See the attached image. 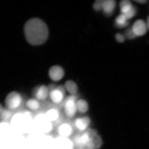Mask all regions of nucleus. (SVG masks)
Here are the masks:
<instances>
[{
  "mask_svg": "<svg viewBox=\"0 0 149 149\" xmlns=\"http://www.w3.org/2000/svg\"><path fill=\"white\" fill-rule=\"evenodd\" d=\"M73 128L70 124L63 123L61 124L58 128V133L59 136L64 138H68L73 133Z\"/></svg>",
  "mask_w": 149,
  "mask_h": 149,
  "instance_id": "ddd939ff",
  "label": "nucleus"
},
{
  "mask_svg": "<svg viewBox=\"0 0 149 149\" xmlns=\"http://www.w3.org/2000/svg\"><path fill=\"white\" fill-rule=\"evenodd\" d=\"M65 90L71 95H75L78 92V86L76 83L72 80H69L65 82L64 85Z\"/></svg>",
  "mask_w": 149,
  "mask_h": 149,
  "instance_id": "2eb2a0df",
  "label": "nucleus"
},
{
  "mask_svg": "<svg viewBox=\"0 0 149 149\" xmlns=\"http://www.w3.org/2000/svg\"><path fill=\"white\" fill-rule=\"evenodd\" d=\"M116 5L115 1L113 0H104L102 10L106 16H110L112 15L115 8Z\"/></svg>",
  "mask_w": 149,
  "mask_h": 149,
  "instance_id": "4468645a",
  "label": "nucleus"
},
{
  "mask_svg": "<svg viewBox=\"0 0 149 149\" xmlns=\"http://www.w3.org/2000/svg\"><path fill=\"white\" fill-rule=\"evenodd\" d=\"M91 123V118L88 116L78 117L74 121V125L79 131L84 132L89 129Z\"/></svg>",
  "mask_w": 149,
  "mask_h": 149,
  "instance_id": "9d476101",
  "label": "nucleus"
},
{
  "mask_svg": "<svg viewBox=\"0 0 149 149\" xmlns=\"http://www.w3.org/2000/svg\"><path fill=\"white\" fill-rule=\"evenodd\" d=\"M131 3L130 1H128V0H123V1L120 2V4H119V6H120V8H121L123 7L130 4Z\"/></svg>",
  "mask_w": 149,
  "mask_h": 149,
  "instance_id": "a878e982",
  "label": "nucleus"
},
{
  "mask_svg": "<svg viewBox=\"0 0 149 149\" xmlns=\"http://www.w3.org/2000/svg\"><path fill=\"white\" fill-rule=\"evenodd\" d=\"M3 108L2 105L0 104V112L3 110Z\"/></svg>",
  "mask_w": 149,
  "mask_h": 149,
  "instance_id": "c756f323",
  "label": "nucleus"
},
{
  "mask_svg": "<svg viewBox=\"0 0 149 149\" xmlns=\"http://www.w3.org/2000/svg\"><path fill=\"white\" fill-rule=\"evenodd\" d=\"M22 102V96L16 91H13L9 93L5 100V104L7 109L10 110L18 108L21 105Z\"/></svg>",
  "mask_w": 149,
  "mask_h": 149,
  "instance_id": "20e7f679",
  "label": "nucleus"
},
{
  "mask_svg": "<svg viewBox=\"0 0 149 149\" xmlns=\"http://www.w3.org/2000/svg\"><path fill=\"white\" fill-rule=\"evenodd\" d=\"M76 106L77 111L81 113H85L89 110V104L84 99L77 100L76 102Z\"/></svg>",
  "mask_w": 149,
  "mask_h": 149,
  "instance_id": "dca6fc26",
  "label": "nucleus"
},
{
  "mask_svg": "<svg viewBox=\"0 0 149 149\" xmlns=\"http://www.w3.org/2000/svg\"><path fill=\"white\" fill-rule=\"evenodd\" d=\"M136 2L139 3L144 4L147 2V1L146 0H138V1H136Z\"/></svg>",
  "mask_w": 149,
  "mask_h": 149,
  "instance_id": "cd10ccee",
  "label": "nucleus"
},
{
  "mask_svg": "<svg viewBox=\"0 0 149 149\" xmlns=\"http://www.w3.org/2000/svg\"><path fill=\"white\" fill-rule=\"evenodd\" d=\"M11 116L12 113L11 110L8 109H3L0 112V118L2 120H4V121L9 120Z\"/></svg>",
  "mask_w": 149,
  "mask_h": 149,
  "instance_id": "aec40b11",
  "label": "nucleus"
},
{
  "mask_svg": "<svg viewBox=\"0 0 149 149\" xmlns=\"http://www.w3.org/2000/svg\"><path fill=\"white\" fill-rule=\"evenodd\" d=\"M132 28L136 36L140 37L146 33L148 27L143 20L139 19L134 22Z\"/></svg>",
  "mask_w": 149,
  "mask_h": 149,
  "instance_id": "f8f14e48",
  "label": "nucleus"
},
{
  "mask_svg": "<svg viewBox=\"0 0 149 149\" xmlns=\"http://www.w3.org/2000/svg\"><path fill=\"white\" fill-rule=\"evenodd\" d=\"M94 129L89 128L86 131L76 137L75 142L78 146L89 148L91 145Z\"/></svg>",
  "mask_w": 149,
  "mask_h": 149,
  "instance_id": "0eeeda50",
  "label": "nucleus"
},
{
  "mask_svg": "<svg viewBox=\"0 0 149 149\" xmlns=\"http://www.w3.org/2000/svg\"><path fill=\"white\" fill-rule=\"evenodd\" d=\"M26 107L32 111H36L40 107V101L34 98L29 99L26 102Z\"/></svg>",
  "mask_w": 149,
  "mask_h": 149,
  "instance_id": "6ab92c4d",
  "label": "nucleus"
},
{
  "mask_svg": "<svg viewBox=\"0 0 149 149\" xmlns=\"http://www.w3.org/2000/svg\"><path fill=\"white\" fill-rule=\"evenodd\" d=\"M34 124L38 130L44 133H49L53 128L52 122L43 113L36 116L34 119Z\"/></svg>",
  "mask_w": 149,
  "mask_h": 149,
  "instance_id": "7ed1b4c3",
  "label": "nucleus"
},
{
  "mask_svg": "<svg viewBox=\"0 0 149 149\" xmlns=\"http://www.w3.org/2000/svg\"><path fill=\"white\" fill-rule=\"evenodd\" d=\"M45 114L48 119L50 120L52 122L57 120L60 116V113L58 111L54 108L49 109L46 112Z\"/></svg>",
  "mask_w": 149,
  "mask_h": 149,
  "instance_id": "a211bd4d",
  "label": "nucleus"
},
{
  "mask_svg": "<svg viewBox=\"0 0 149 149\" xmlns=\"http://www.w3.org/2000/svg\"><path fill=\"white\" fill-rule=\"evenodd\" d=\"M49 90L47 86L45 85H41L34 88L32 92V94L35 97V98L39 101H43L47 98L49 95Z\"/></svg>",
  "mask_w": 149,
  "mask_h": 149,
  "instance_id": "6e6552de",
  "label": "nucleus"
},
{
  "mask_svg": "<svg viewBox=\"0 0 149 149\" xmlns=\"http://www.w3.org/2000/svg\"><path fill=\"white\" fill-rule=\"evenodd\" d=\"M104 0H97L93 4V8L97 11L102 9L103 2Z\"/></svg>",
  "mask_w": 149,
  "mask_h": 149,
  "instance_id": "5701e85b",
  "label": "nucleus"
},
{
  "mask_svg": "<svg viewBox=\"0 0 149 149\" xmlns=\"http://www.w3.org/2000/svg\"><path fill=\"white\" fill-rule=\"evenodd\" d=\"M147 27H148V29H149V16L148 17V19H147V22L146 23Z\"/></svg>",
  "mask_w": 149,
  "mask_h": 149,
  "instance_id": "c85d7f7f",
  "label": "nucleus"
},
{
  "mask_svg": "<svg viewBox=\"0 0 149 149\" xmlns=\"http://www.w3.org/2000/svg\"><path fill=\"white\" fill-rule=\"evenodd\" d=\"M88 149H89V148H88Z\"/></svg>",
  "mask_w": 149,
  "mask_h": 149,
  "instance_id": "7c9ffc66",
  "label": "nucleus"
},
{
  "mask_svg": "<svg viewBox=\"0 0 149 149\" xmlns=\"http://www.w3.org/2000/svg\"><path fill=\"white\" fill-rule=\"evenodd\" d=\"M125 37L129 40H133L137 36L135 35L132 28H128L125 31Z\"/></svg>",
  "mask_w": 149,
  "mask_h": 149,
  "instance_id": "412c9836",
  "label": "nucleus"
},
{
  "mask_svg": "<svg viewBox=\"0 0 149 149\" xmlns=\"http://www.w3.org/2000/svg\"><path fill=\"white\" fill-rule=\"evenodd\" d=\"M136 8L133 6V8L131 9L127 13H125V14L122 15H123L126 17V19L128 20V19L132 18V17H133L135 16V15H136Z\"/></svg>",
  "mask_w": 149,
  "mask_h": 149,
  "instance_id": "b1692460",
  "label": "nucleus"
},
{
  "mask_svg": "<svg viewBox=\"0 0 149 149\" xmlns=\"http://www.w3.org/2000/svg\"><path fill=\"white\" fill-rule=\"evenodd\" d=\"M25 38L32 45H40L45 42L49 36V29L44 22L39 18H32L25 23Z\"/></svg>",
  "mask_w": 149,
  "mask_h": 149,
  "instance_id": "f257e3e1",
  "label": "nucleus"
},
{
  "mask_svg": "<svg viewBox=\"0 0 149 149\" xmlns=\"http://www.w3.org/2000/svg\"><path fill=\"white\" fill-rule=\"evenodd\" d=\"M49 74L52 80L57 82L62 79L64 76V71L61 67L54 65L49 70Z\"/></svg>",
  "mask_w": 149,
  "mask_h": 149,
  "instance_id": "9b49d317",
  "label": "nucleus"
},
{
  "mask_svg": "<svg viewBox=\"0 0 149 149\" xmlns=\"http://www.w3.org/2000/svg\"><path fill=\"white\" fill-rule=\"evenodd\" d=\"M12 124L14 128L22 133H27L31 129L34 120L28 112L18 113L12 118Z\"/></svg>",
  "mask_w": 149,
  "mask_h": 149,
  "instance_id": "f03ea898",
  "label": "nucleus"
},
{
  "mask_svg": "<svg viewBox=\"0 0 149 149\" xmlns=\"http://www.w3.org/2000/svg\"><path fill=\"white\" fill-rule=\"evenodd\" d=\"M55 141L56 149H74V143L69 138L59 136Z\"/></svg>",
  "mask_w": 149,
  "mask_h": 149,
  "instance_id": "1a4fd4ad",
  "label": "nucleus"
},
{
  "mask_svg": "<svg viewBox=\"0 0 149 149\" xmlns=\"http://www.w3.org/2000/svg\"><path fill=\"white\" fill-rule=\"evenodd\" d=\"M76 97L75 95H70L68 97L64 105L65 113L67 117L72 118L76 114L77 111L76 106Z\"/></svg>",
  "mask_w": 149,
  "mask_h": 149,
  "instance_id": "39448f33",
  "label": "nucleus"
},
{
  "mask_svg": "<svg viewBox=\"0 0 149 149\" xmlns=\"http://www.w3.org/2000/svg\"><path fill=\"white\" fill-rule=\"evenodd\" d=\"M8 124L6 121L0 123V136L7 132L9 128Z\"/></svg>",
  "mask_w": 149,
  "mask_h": 149,
  "instance_id": "4be33fe9",
  "label": "nucleus"
},
{
  "mask_svg": "<svg viewBox=\"0 0 149 149\" xmlns=\"http://www.w3.org/2000/svg\"><path fill=\"white\" fill-rule=\"evenodd\" d=\"M65 88L63 85H59L50 91L49 96L51 100L54 103L60 104L64 100Z\"/></svg>",
  "mask_w": 149,
  "mask_h": 149,
  "instance_id": "423d86ee",
  "label": "nucleus"
},
{
  "mask_svg": "<svg viewBox=\"0 0 149 149\" xmlns=\"http://www.w3.org/2000/svg\"><path fill=\"white\" fill-rule=\"evenodd\" d=\"M116 39L118 42L122 43L125 41V37L124 35L122 34L118 33L115 36Z\"/></svg>",
  "mask_w": 149,
  "mask_h": 149,
  "instance_id": "393cba45",
  "label": "nucleus"
},
{
  "mask_svg": "<svg viewBox=\"0 0 149 149\" xmlns=\"http://www.w3.org/2000/svg\"><path fill=\"white\" fill-rule=\"evenodd\" d=\"M5 144V141L3 138L0 137V149H1L3 148Z\"/></svg>",
  "mask_w": 149,
  "mask_h": 149,
  "instance_id": "bb28decb",
  "label": "nucleus"
},
{
  "mask_svg": "<svg viewBox=\"0 0 149 149\" xmlns=\"http://www.w3.org/2000/svg\"><path fill=\"white\" fill-rule=\"evenodd\" d=\"M115 24L118 28H122L128 26L129 22L123 15L120 14L116 18Z\"/></svg>",
  "mask_w": 149,
  "mask_h": 149,
  "instance_id": "f3484780",
  "label": "nucleus"
}]
</instances>
